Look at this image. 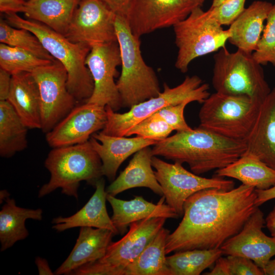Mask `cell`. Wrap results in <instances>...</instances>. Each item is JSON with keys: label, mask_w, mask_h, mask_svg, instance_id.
Masks as SVG:
<instances>
[{"label": "cell", "mask_w": 275, "mask_h": 275, "mask_svg": "<svg viewBox=\"0 0 275 275\" xmlns=\"http://www.w3.org/2000/svg\"><path fill=\"white\" fill-rule=\"evenodd\" d=\"M255 188L243 184L230 190H201L185 201L183 218L167 238L166 254L220 248L238 233L255 211Z\"/></svg>", "instance_id": "1"}, {"label": "cell", "mask_w": 275, "mask_h": 275, "mask_svg": "<svg viewBox=\"0 0 275 275\" xmlns=\"http://www.w3.org/2000/svg\"><path fill=\"white\" fill-rule=\"evenodd\" d=\"M153 146V156L186 163L197 175L226 167L246 149L244 140L230 139L200 127L177 132Z\"/></svg>", "instance_id": "2"}, {"label": "cell", "mask_w": 275, "mask_h": 275, "mask_svg": "<svg viewBox=\"0 0 275 275\" xmlns=\"http://www.w3.org/2000/svg\"><path fill=\"white\" fill-rule=\"evenodd\" d=\"M11 26L28 30L39 40L44 48L59 61L67 73V86L76 102H86L94 90V81L85 61L91 48L85 44L74 43L63 35L45 24L24 19L16 13L5 14Z\"/></svg>", "instance_id": "3"}, {"label": "cell", "mask_w": 275, "mask_h": 275, "mask_svg": "<svg viewBox=\"0 0 275 275\" xmlns=\"http://www.w3.org/2000/svg\"><path fill=\"white\" fill-rule=\"evenodd\" d=\"M44 164L50 178L39 190V198L60 188L63 194L78 199L81 181L95 186L103 176L101 159L89 141L53 148L48 154Z\"/></svg>", "instance_id": "4"}, {"label": "cell", "mask_w": 275, "mask_h": 275, "mask_svg": "<svg viewBox=\"0 0 275 275\" xmlns=\"http://www.w3.org/2000/svg\"><path fill=\"white\" fill-rule=\"evenodd\" d=\"M115 28L121 59L116 84L122 107L130 108L161 91L155 72L143 58L140 38L132 34L124 16L116 14Z\"/></svg>", "instance_id": "5"}, {"label": "cell", "mask_w": 275, "mask_h": 275, "mask_svg": "<svg viewBox=\"0 0 275 275\" xmlns=\"http://www.w3.org/2000/svg\"><path fill=\"white\" fill-rule=\"evenodd\" d=\"M213 60L212 84L216 92L263 102L271 90L262 65L252 53L240 49L231 52L225 47L217 51Z\"/></svg>", "instance_id": "6"}, {"label": "cell", "mask_w": 275, "mask_h": 275, "mask_svg": "<svg viewBox=\"0 0 275 275\" xmlns=\"http://www.w3.org/2000/svg\"><path fill=\"white\" fill-rule=\"evenodd\" d=\"M262 103L246 96L210 94L199 113V126L226 137L245 141Z\"/></svg>", "instance_id": "7"}, {"label": "cell", "mask_w": 275, "mask_h": 275, "mask_svg": "<svg viewBox=\"0 0 275 275\" xmlns=\"http://www.w3.org/2000/svg\"><path fill=\"white\" fill-rule=\"evenodd\" d=\"M209 89V85L202 84V79L197 75L186 76L175 87L171 88L164 83L163 91L157 96L134 105L127 112L116 113L109 106H105L107 122L101 131L113 136H125L137 123L165 106L184 101L202 104L210 95Z\"/></svg>", "instance_id": "8"}, {"label": "cell", "mask_w": 275, "mask_h": 275, "mask_svg": "<svg viewBox=\"0 0 275 275\" xmlns=\"http://www.w3.org/2000/svg\"><path fill=\"white\" fill-rule=\"evenodd\" d=\"M173 29L178 48L175 66L182 73L188 71L194 60L225 47L229 38L228 29L224 30L201 7L194 8Z\"/></svg>", "instance_id": "9"}, {"label": "cell", "mask_w": 275, "mask_h": 275, "mask_svg": "<svg viewBox=\"0 0 275 275\" xmlns=\"http://www.w3.org/2000/svg\"><path fill=\"white\" fill-rule=\"evenodd\" d=\"M152 166L167 204L179 216H183L185 201L195 193L210 188L228 190L234 186L231 180L215 176L202 177L186 170L182 163H170L156 156L152 157Z\"/></svg>", "instance_id": "10"}, {"label": "cell", "mask_w": 275, "mask_h": 275, "mask_svg": "<svg viewBox=\"0 0 275 275\" xmlns=\"http://www.w3.org/2000/svg\"><path fill=\"white\" fill-rule=\"evenodd\" d=\"M31 73L40 92L41 129L46 133L71 112L77 102L67 88V71L58 60Z\"/></svg>", "instance_id": "11"}, {"label": "cell", "mask_w": 275, "mask_h": 275, "mask_svg": "<svg viewBox=\"0 0 275 275\" xmlns=\"http://www.w3.org/2000/svg\"><path fill=\"white\" fill-rule=\"evenodd\" d=\"M116 14L101 0H80L64 35L74 43L91 48L117 41Z\"/></svg>", "instance_id": "12"}, {"label": "cell", "mask_w": 275, "mask_h": 275, "mask_svg": "<svg viewBox=\"0 0 275 275\" xmlns=\"http://www.w3.org/2000/svg\"><path fill=\"white\" fill-rule=\"evenodd\" d=\"M86 64L94 81V90L86 102L108 106L117 112L122 107V101L115 77L121 65L120 50L117 41L98 44L91 47Z\"/></svg>", "instance_id": "13"}, {"label": "cell", "mask_w": 275, "mask_h": 275, "mask_svg": "<svg viewBox=\"0 0 275 275\" xmlns=\"http://www.w3.org/2000/svg\"><path fill=\"white\" fill-rule=\"evenodd\" d=\"M167 218L147 217L132 223L128 232L121 239L111 242L105 255L98 261L107 275H124L132 263L163 227Z\"/></svg>", "instance_id": "14"}, {"label": "cell", "mask_w": 275, "mask_h": 275, "mask_svg": "<svg viewBox=\"0 0 275 275\" xmlns=\"http://www.w3.org/2000/svg\"><path fill=\"white\" fill-rule=\"evenodd\" d=\"M193 9L185 0H130L124 17L132 34L140 38L173 26Z\"/></svg>", "instance_id": "15"}, {"label": "cell", "mask_w": 275, "mask_h": 275, "mask_svg": "<svg viewBox=\"0 0 275 275\" xmlns=\"http://www.w3.org/2000/svg\"><path fill=\"white\" fill-rule=\"evenodd\" d=\"M107 119L105 106L84 102L46 133V142L52 148L84 143L104 128Z\"/></svg>", "instance_id": "16"}, {"label": "cell", "mask_w": 275, "mask_h": 275, "mask_svg": "<svg viewBox=\"0 0 275 275\" xmlns=\"http://www.w3.org/2000/svg\"><path fill=\"white\" fill-rule=\"evenodd\" d=\"M265 223L263 213L257 207L241 230L220 247L223 254L248 258L263 269L275 255V237L262 231Z\"/></svg>", "instance_id": "17"}, {"label": "cell", "mask_w": 275, "mask_h": 275, "mask_svg": "<svg viewBox=\"0 0 275 275\" xmlns=\"http://www.w3.org/2000/svg\"><path fill=\"white\" fill-rule=\"evenodd\" d=\"M89 141L101 159L103 175L110 181L115 180L119 168L129 156L158 142L138 136H113L101 131L92 134Z\"/></svg>", "instance_id": "18"}, {"label": "cell", "mask_w": 275, "mask_h": 275, "mask_svg": "<svg viewBox=\"0 0 275 275\" xmlns=\"http://www.w3.org/2000/svg\"><path fill=\"white\" fill-rule=\"evenodd\" d=\"M245 141V153L257 157L275 170V88L262 103L254 126Z\"/></svg>", "instance_id": "19"}, {"label": "cell", "mask_w": 275, "mask_h": 275, "mask_svg": "<svg viewBox=\"0 0 275 275\" xmlns=\"http://www.w3.org/2000/svg\"><path fill=\"white\" fill-rule=\"evenodd\" d=\"M95 186L94 193L84 207L70 216L53 218L52 228L61 232L75 227H90L108 229L115 235L119 233L106 210L105 181L100 178Z\"/></svg>", "instance_id": "20"}, {"label": "cell", "mask_w": 275, "mask_h": 275, "mask_svg": "<svg viewBox=\"0 0 275 275\" xmlns=\"http://www.w3.org/2000/svg\"><path fill=\"white\" fill-rule=\"evenodd\" d=\"M264 1H255L230 25L228 41L240 49L252 53L262 34L264 22L273 6Z\"/></svg>", "instance_id": "21"}, {"label": "cell", "mask_w": 275, "mask_h": 275, "mask_svg": "<svg viewBox=\"0 0 275 275\" xmlns=\"http://www.w3.org/2000/svg\"><path fill=\"white\" fill-rule=\"evenodd\" d=\"M114 235L106 229L80 227L74 246L54 274H69L79 267L101 259L105 255Z\"/></svg>", "instance_id": "22"}, {"label": "cell", "mask_w": 275, "mask_h": 275, "mask_svg": "<svg viewBox=\"0 0 275 275\" xmlns=\"http://www.w3.org/2000/svg\"><path fill=\"white\" fill-rule=\"evenodd\" d=\"M106 199L113 210L112 222L121 234L125 232L132 223L147 217L176 218L179 217L169 205L163 203L165 200L163 196L156 204L147 201L142 196H136L133 199L126 201L107 194Z\"/></svg>", "instance_id": "23"}, {"label": "cell", "mask_w": 275, "mask_h": 275, "mask_svg": "<svg viewBox=\"0 0 275 275\" xmlns=\"http://www.w3.org/2000/svg\"><path fill=\"white\" fill-rule=\"evenodd\" d=\"M7 100L28 128L41 129L40 92L31 72H22L12 75Z\"/></svg>", "instance_id": "24"}, {"label": "cell", "mask_w": 275, "mask_h": 275, "mask_svg": "<svg viewBox=\"0 0 275 275\" xmlns=\"http://www.w3.org/2000/svg\"><path fill=\"white\" fill-rule=\"evenodd\" d=\"M152 156L149 147L135 153L125 169L106 188L107 194L116 196L128 189L147 187L162 196V188L152 169Z\"/></svg>", "instance_id": "25"}, {"label": "cell", "mask_w": 275, "mask_h": 275, "mask_svg": "<svg viewBox=\"0 0 275 275\" xmlns=\"http://www.w3.org/2000/svg\"><path fill=\"white\" fill-rule=\"evenodd\" d=\"M214 176L234 178L258 189H266L275 185V170L257 157L245 153L233 162L217 169Z\"/></svg>", "instance_id": "26"}, {"label": "cell", "mask_w": 275, "mask_h": 275, "mask_svg": "<svg viewBox=\"0 0 275 275\" xmlns=\"http://www.w3.org/2000/svg\"><path fill=\"white\" fill-rule=\"evenodd\" d=\"M80 0H27L25 15L64 35Z\"/></svg>", "instance_id": "27"}, {"label": "cell", "mask_w": 275, "mask_h": 275, "mask_svg": "<svg viewBox=\"0 0 275 275\" xmlns=\"http://www.w3.org/2000/svg\"><path fill=\"white\" fill-rule=\"evenodd\" d=\"M0 211L1 251L13 246L17 241L23 240L29 235L25 226L27 219L41 221L42 210L24 208L17 206L15 201L9 197L5 201Z\"/></svg>", "instance_id": "28"}, {"label": "cell", "mask_w": 275, "mask_h": 275, "mask_svg": "<svg viewBox=\"0 0 275 275\" xmlns=\"http://www.w3.org/2000/svg\"><path fill=\"white\" fill-rule=\"evenodd\" d=\"M170 231L163 227L125 269L124 275H172L167 262L166 246Z\"/></svg>", "instance_id": "29"}, {"label": "cell", "mask_w": 275, "mask_h": 275, "mask_svg": "<svg viewBox=\"0 0 275 275\" xmlns=\"http://www.w3.org/2000/svg\"><path fill=\"white\" fill-rule=\"evenodd\" d=\"M28 127L7 100L0 101V155L9 158L28 146Z\"/></svg>", "instance_id": "30"}, {"label": "cell", "mask_w": 275, "mask_h": 275, "mask_svg": "<svg viewBox=\"0 0 275 275\" xmlns=\"http://www.w3.org/2000/svg\"><path fill=\"white\" fill-rule=\"evenodd\" d=\"M223 255L220 248L189 250L175 252L167 262L172 275H199Z\"/></svg>", "instance_id": "31"}, {"label": "cell", "mask_w": 275, "mask_h": 275, "mask_svg": "<svg viewBox=\"0 0 275 275\" xmlns=\"http://www.w3.org/2000/svg\"><path fill=\"white\" fill-rule=\"evenodd\" d=\"M0 42L23 49L43 59L52 61L56 60L32 33L12 26L2 18L0 19Z\"/></svg>", "instance_id": "32"}, {"label": "cell", "mask_w": 275, "mask_h": 275, "mask_svg": "<svg viewBox=\"0 0 275 275\" xmlns=\"http://www.w3.org/2000/svg\"><path fill=\"white\" fill-rule=\"evenodd\" d=\"M23 49L0 43V68L12 75L22 72H32L36 68L51 63Z\"/></svg>", "instance_id": "33"}, {"label": "cell", "mask_w": 275, "mask_h": 275, "mask_svg": "<svg viewBox=\"0 0 275 275\" xmlns=\"http://www.w3.org/2000/svg\"><path fill=\"white\" fill-rule=\"evenodd\" d=\"M252 56L261 65L270 63L275 66V5L268 13L262 34Z\"/></svg>", "instance_id": "34"}, {"label": "cell", "mask_w": 275, "mask_h": 275, "mask_svg": "<svg viewBox=\"0 0 275 275\" xmlns=\"http://www.w3.org/2000/svg\"><path fill=\"white\" fill-rule=\"evenodd\" d=\"M173 130L164 120L153 114L133 126L125 136L136 134L138 136L159 142L168 138Z\"/></svg>", "instance_id": "35"}, {"label": "cell", "mask_w": 275, "mask_h": 275, "mask_svg": "<svg viewBox=\"0 0 275 275\" xmlns=\"http://www.w3.org/2000/svg\"><path fill=\"white\" fill-rule=\"evenodd\" d=\"M245 2L246 0H226L208 10L211 16L221 25H230L245 9Z\"/></svg>", "instance_id": "36"}, {"label": "cell", "mask_w": 275, "mask_h": 275, "mask_svg": "<svg viewBox=\"0 0 275 275\" xmlns=\"http://www.w3.org/2000/svg\"><path fill=\"white\" fill-rule=\"evenodd\" d=\"M188 103L189 102L184 101L168 105L153 114L164 120L173 130L177 132L190 130L192 128L187 124L184 116L185 107Z\"/></svg>", "instance_id": "37"}, {"label": "cell", "mask_w": 275, "mask_h": 275, "mask_svg": "<svg viewBox=\"0 0 275 275\" xmlns=\"http://www.w3.org/2000/svg\"><path fill=\"white\" fill-rule=\"evenodd\" d=\"M230 275H264V273L252 260L248 258L228 255L226 257Z\"/></svg>", "instance_id": "38"}, {"label": "cell", "mask_w": 275, "mask_h": 275, "mask_svg": "<svg viewBox=\"0 0 275 275\" xmlns=\"http://www.w3.org/2000/svg\"><path fill=\"white\" fill-rule=\"evenodd\" d=\"M25 4L24 0H0V11L5 14L24 13Z\"/></svg>", "instance_id": "39"}, {"label": "cell", "mask_w": 275, "mask_h": 275, "mask_svg": "<svg viewBox=\"0 0 275 275\" xmlns=\"http://www.w3.org/2000/svg\"><path fill=\"white\" fill-rule=\"evenodd\" d=\"M12 74L0 68V101L7 100L8 98Z\"/></svg>", "instance_id": "40"}, {"label": "cell", "mask_w": 275, "mask_h": 275, "mask_svg": "<svg viewBox=\"0 0 275 275\" xmlns=\"http://www.w3.org/2000/svg\"><path fill=\"white\" fill-rule=\"evenodd\" d=\"M117 15L124 16L130 0H101Z\"/></svg>", "instance_id": "41"}, {"label": "cell", "mask_w": 275, "mask_h": 275, "mask_svg": "<svg viewBox=\"0 0 275 275\" xmlns=\"http://www.w3.org/2000/svg\"><path fill=\"white\" fill-rule=\"evenodd\" d=\"M257 198L255 205L259 207L265 202L275 199V185L266 189H255Z\"/></svg>", "instance_id": "42"}, {"label": "cell", "mask_w": 275, "mask_h": 275, "mask_svg": "<svg viewBox=\"0 0 275 275\" xmlns=\"http://www.w3.org/2000/svg\"><path fill=\"white\" fill-rule=\"evenodd\" d=\"M204 274L206 275H230L226 257L221 256L215 261L212 269Z\"/></svg>", "instance_id": "43"}, {"label": "cell", "mask_w": 275, "mask_h": 275, "mask_svg": "<svg viewBox=\"0 0 275 275\" xmlns=\"http://www.w3.org/2000/svg\"><path fill=\"white\" fill-rule=\"evenodd\" d=\"M35 263L37 266L39 274L40 275H52L54 274L49 267L47 261L40 257H37L35 259Z\"/></svg>", "instance_id": "44"}, {"label": "cell", "mask_w": 275, "mask_h": 275, "mask_svg": "<svg viewBox=\"0 0 275 275\" xmlns=\"http://www.w3.org/2000/svg\"><path fill=\"white\" fill-rule=\"evenodd\" d=\"M265 224L271 236L275 237V206L266 217Z\"/></svg>", "instance_id": "45"}, {"label": "cell", "mask_w": 275, "mask_h": 275, "mask_svg": "<svg viewBox=\"0 0 275 275\" xmlns=\"http://www.w3.org/2000/svg\"><path fill=\"white\" fill-rule=\"evenodd\" d=\"M262 270L265 275H275V258L270 260Z\"/></svg>", "instance_id": "46"}, {"label": "cell", "mask_w": 275, "mask_h": 275, "mask_svg": "<svg viewBox=\"0 0 275 275\" xmlns=\"http://www.w3.org/2000/svg\"><path fill=\"white\" fill-rule=\"evenodd\" d=\"M193 9L201 7L205 0H185Z\"/></svg>", "instance_id": "47"}, {"label": "cell", "mask_w": 275, "mask_h": 275, "mask_svg": "<svg viewBox=\"0 0 275 275\" xmlns=\"http://www.w3.org/2000/svg\"><path fill=\"white\" fill-rule=\"evenodd\" d=\"M0 196L1 203H2V201H5L9 197V194L6 190H2L0 192Z\"/></svg>", "instance_id": "48"}, {"label": "cell", "mask_w": 275, "mask_h": 275, "mask_svg": "<svg viewBox=\"0 0 275 275\" xmlns=\"http://www.w3.org/2000/svg\"><path fill=\"white\" fill-rule=\"evenodd\" d=\"M226 0H212V3L210 8H213V7H215L219 5L222 3H223Z\"/></svg>", "instance_id": "49"}, {"label": "cell", "mask_w": 275, "mask_h": 275, "mask_svg": "<svg viewBox=\"0 0 275 275\" xmlns=\"http://www.w3.org/2000/svg\"><path fill=\"white\" fill-rule=\"evenodd\" d=\"M24 1H27V0H24Z\"/></svg>", "instance_id": "50"}]
</instances>
